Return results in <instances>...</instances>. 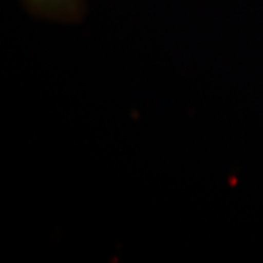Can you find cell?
Instances as JSON below:
<instances>
[{
	"label": "cell",
	"mask_w": 263,
	"mask_h": 263,
	"mask_svg": "<svg viewBox=\"0 0 263 263\" xmlns=\"http://www.w3.org/2000/svg\"><path fill=\"white\" fill-rule=\"evenodd\" d=\"M34 17L58 24L80 22L85 14L87 0H20Z\"/></svg>",
	"instance_id": "obj_1"
}]
</instances>
